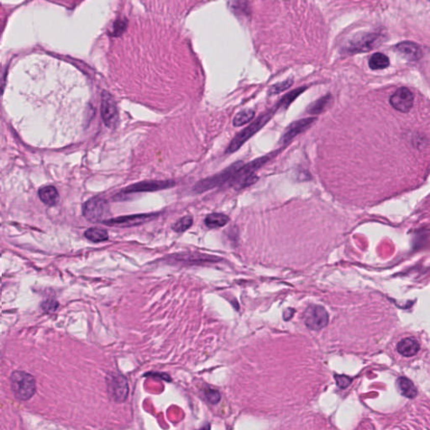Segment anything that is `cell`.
Instances as JSON below:
<instances>
[{
  "label": "cell",
  "instance_id": "6da1fadb",
  "mask_svg": "<svg viewBox=\"0 0 430 430\" xmlns=\"http://www.w3.org/2000/svg\"><path fill=\"white\" fill-rule=\"evenodd\" d=\"M270 155L263 156L258 158L256 160H252L251 163L242 166L234 176L229 180L230 186H234L236 190L245 189L246 186H251L255 182H257L258 177L255 175V172L261 168L265 163L270 160Z\"/></svg>",
  "mask_w": 430,
  "mask_h": 430
},
{
  "label": "cell",
  "instance_id": "7a4b0ae2",
  "mask_svg": "<svg viewBox=\"0 0 430 430\" xmlns=\"http://www.w3.org/2000/svg\"><path fill=\"white\" fill-rule=\"evenodd\" d=\"M10 387L17 399L27 401L36 394V379L30 373L15 370L10 375Z\"/></svg>",
  "mask_w": 430,
  "mask_h": 430
},
{
  "label": "cell",
  "instance_id": "3957f363",
  "mask_svg": "<svg viewBox=\"0 0 430 430\" xmlns=\"http://www.w3.org/2000/svg\"><path fill=\"white\" fill-rule=\"evenodd\" d=\"M278 108L275 106L273 110H269L265 114L260 115L255 121L249 124L246 129L239 132V134L232 140L230 146H228V148L225 151V153L231 154L238 151L244 145L245 142L248 141L249 139L253 137L254 135L257 133L262 127L267 124L268 121L273 118V115L275 114Z\"/></svg>",
  "mask_w": 430,
  "mask_h": 430
},
{
  "label": "cell",
  "instance_id": "277c9868",
  "mask_svg": "<svg viewBox=\"0 0 430 430\" xmlns=\"http://www.w3.org/2000/svg\"><path fill=\"white\" fill-rule=\"evenodd\" d=\"M243 165L244 163L242 162H237L220 173L213 175L212 177H208L205 179L201 180L199 182H197L196 185L193 189V191L196 194H202L210 189H214L216 186H221L228 182Z\"/></svg>",
  "mask_w": 430,
  "mask_h": 430
},
{
  "label": "cell",
  "instance_id": "5b68a950",
  "mask_svg": "<svg viewBox=\"0 0 430 430\" xmlns=\"http://www.w3.org/2000/svg\"><path fill=\"white\" fill-rule=\"evenodd\" d=\"M109 211V204L105 199L93 198L87 201L83 206L84 217L90 222H103Z\"/></svg>",
  "mask_w": 430,
  "mask_h": 430
},
{
  "label": "cell",
  "instance_id": "8992f818",
  "mask_svg": "<svg viewBox=\"0 0 430 430\" xmlns=\"http://www.w3.org/2000/svg\"><path fill=\"white\" fill-rule=\"evenodd\" d=\"M304 322L311 330H320L329 322V314L325 308L319 305H310L304 314Z\"/></svg>",
  "mask_w": 430,
  "mask_h": 430
},
{
  "label": "cell",
  "instance_id": "52a82bcc",
  "mask_svg": "<svg viewBox=\"0 0 430 430\" xmlns=\"http://www.w3.org/2000/svg\"><path fill=\"white\" fill-rule=\"evenodd\" d=\"M108 391L110 396L116 402H123L127 399L129 387L126 378L120 374L112 373L108 375Z\"/></svg>",
  "mask_w": 430,
  "mask_h": 430
},
{
  "label": "cell",
  "instance_id": "ba28073f",
  "mask_svg": "<svg viewBox=\"0 0 430 430\" xmlns=\"http://www.w3.org/2000/svg\"><path fill=\"white\" fill-rule=\"evenodd\" d=\"M158 213H141V214L127 215L121 217L114 218L110 220H103V224L108 226H117V227H132L137 225H142L144 223L149 222L157 217Z\"/></svg>",
  "mask_w": 430,
  "mask_h": 430
},
{
  "label": "cell",
  "instance_id": "9c48e42d",
  "mask_svg": "<svg viewBox=\"0 0 430 430\" xmlns=\"http://www.w3.org/2000/svg\"><path fill=\"white\" fill-rule=\"evenodd\" d=\"M101 115L103 122L108 128L113 129L117 124L119 114L117 106L112 96L108 92L102 93V103H101Z\"/></svg>",
  "mask_w": 430,
  "mask_h": 430
},
{
  "label": "cell",
  "instance_id": "30bf717a",
  "mask_svg": "<svg viewBox=\"0 0 430 430\" xmlns=\"http://www.w3.org/2000/svg\"><path fill=\"white\" fill-rule=\"evenodd\" d=\"M175 186V182L172 180L166 181H143L127 186L123 189V194H135V193H149V192L160 191L168 189Z\"/></svg>",
  "mask_w": 430,
  "mask_h": 430
},
{
  "label": "cell",
  "instance_id": "8fae6325",
  "mask_svg": "<svg viewBox=\"0 0 430 430\" xmlns=\"http://www.w3.org/2000/svg\"><path fill=\"white\" fill-rule=\"evenodd\" d=\"M414 95L408 88H400L390 97L389 103L395 110L408 113L414 105Z\"/></svg>",
  "mask_w": 430,
  "mask_h": 430
},
{
  "label": "cell",
  "instance_id": "7c38bea8",
  "mask_svg": "<svg viewBox=\"0 0 430 430\" xmlns=\"http://www.w3.org/2000/svg\"><path fill=\"white\" fill-rule=\"evenodd\" d=\"M315 121V118H306V119L298 120L296 122L290 124L289 126L287 127V129L285 130L284 134L282 135L280 143L285 145L287 142L292 141L294 137H296L302 132L306 130Z\"/></svg>",
  "mask_w": 430,
  "mask_h": 430
},
{
  "label": "cell",
  "instance_id": "4fadbf2b",
  "mask_svg": "<svg viewBox=\"0 0 430 430\" xmlns=\"http://www.w3.org/2000/svg\"><path fill=\"white\" fill-rule=\"evenodd\" d=\"M396 50L401 57H404L405 59L411 62L418 61L423 56V51L420 46L414 42H409V41L401 42L397 45Z\"/></svg>",
  "mask_w": 430,
  "mask_h": 430
},
{
  "label": "cell",
  "instance_id": "5bb4252c",
  "mask_svg": "<svg viewBox=\"0 0 430 430\" xmlns=\"http://www.w3.org/2000/svg\"><path fill=\"white\" fill-rule=\"evenodd\" d=\"M378 41V36L374 34L366 35L361 38L356 39L351 42L349 45V50L352 52H361V51H367L372 50L375 44Z\"/></svg>",
  "mask_w": 430,
  "mask_h": 430
},
{
  "label": "cell",
  "instance_id": "9a60e30c",
  "mask_svg": "<svg viewBox=\"0 0 430 430\" xmlns=\"http://www.w3.org/2000/svg\"><path fill=\"white\" fill-rule=\"evenodd\" d=\"M420 350V344L414 338H405L397 344V351L405 357H412L417 355Z\"/></svg>",
  "mask_w": 430,
  "mask_h": 430
},
{
  "label": "cell",
  "instance_id": "2e32d148",
  "mask_svg": "<svg viewBox=\"0 0 430 430\" xmlns=\"http://www.w3.org/2000/svg\"><path fill=\"white\" fill-rule=\"evenodd\" d=\"M172 258H174L177 261H182V262L187 261L190 263L213 262V261H220V258L215 256L199 253L177 254V255L172 256Z\"/></svg>",
  "mask_w": 430,
  "mask_h": 430
},
{
  "label": "cell",
  "instance_id": "e0dca14e",
  "mask_svg": "<svg viewBox=\"0 0 430 430\" xmlns=\"http://www.w3.org/2000/svg\"><path fill=\"white\" fill-rule=\"evenodd\" d=\"M39 197L45 204L50 207L56 205L59 200L58 190L53 186H44L40 189Z\"/></svg>",
  "mask_w": 430,
  "mask_h": 430
},
{
  "label": "cell",
  "instance_id": "ac0fdd59",
  "mask_svg": "<svg viewBox=\"0 0 430 430\" xmlns=\"http://www.w3.org/2000/svg\"><path fill=\"white\" fill-rule=\"evenodd\" d=\"M397 387L404 397L414 398L418 394V390L414 383L406 378H400L397 381Z\"/></svg>",
  "mask_w": 430,
  "mask_h": 430
},
{
  "label": "cell",
  "instance_id": "d6986e66",
  "mask_svg": "<svg viewBox=\"0 0 430 430\" xmlns=\"http://www.w3.org/2000/svg\"><path fill=\"white\" fill-rule=\"evenodd\" d=\"M229 221H230V219L227 215L223 214V213H211V214H208L205 219L206 225L210 229L223 227L228 224Z\"/></svg>",
  "mask_w": 430,
  "mask_h": 430
},
{
  "label": "cell",
  "instance_id": "ffe728a7",
  "mask_svg": "<svg viewBox=\"0 0 430 430\" xmlns=\"http://www.w3.org/2000/svg\"><path fill=\"white\" fill-rule=\"evenodd\" d=\"M389 59L383 53L378 52L373 54L369 60V67L372 70L385 69L389 66Z\"/></svg>",
  "mask_w": 430,
  "mask_h": 430
},
{
  "label": "cell",
  "instance_id": "44dd1931",
  "mask_svg": "<svg viewBox=\"0 0 430 430\" xmlns=\"http://www.w3.org/2000/svg\"><path fill=\"white\" fill-rule=\"evenodd\" d=\"M84 236L91 241L102 242L105 241L109 239V234L105 230L100 228H90L84 233Z\"/></svg>",
  "mask_w": 430,
  "mask_h": 430
},
{
  "label": "cell",
  "instance_id": "7402d4cb",
  "mask_svg": "<svg viewBox=\"0 0 430 430\" xmlns=\"http://www.w3.org/2000/svg\"><path fill=\"white\" fill-rule=\"evenodd\" d=\"M255 116V111L252 110H242L238 113L233 120V124L234 127H239L244 125L250 122Z\"/></svg>",
  "mask_w": 430,
  "mask_h": 430
},
{
  "label": "cell",
  "instance_id": "603a6c76",
  "mask_svg": "<svg viewBox=\"0 0 430 430\" xmlns=\"http://www.w3.org/2000/svg\"><path fill=\"white\" fill-rule=\"evenodd\" d=\"M306 89V88H299V89H295L293 91L287 93L281 100L277 103V107L279 108H287V106L290 105V103H292V101L296 99L297 97H299L303 92Z\"/></svg>",
  "mask_w": 430,
  "mask_h": 430
},
{
  "label": "cell",
  "instance_id": "cb8c5ba5",
  "mask_svg": "<svg viewBox=\"0 0 430 430\" xmlns=\"http://www.w3.org/2000/svg\"><path fill=\"white\" fill-rule=\"evenodd\" d=\"M193 223H194V219L190 215H187L175 223L174 225H172V229L177 233H182L189 230L193 225Z\"/></svg>",
  "mask_w": 430,
  "mask_h": 430
},
{
  "label": "cell",
  "instance_id": "d4e9b609",
  "mask_svg": "<svg viewBox=\"0 0 430 430\" xmlns=\"http://www.w3.org/2000/svg\"><path fill=\"white\" fill-rule=\"evenodd\" d=\"M330 96L322 97L320 99H318V101H316L311 104L310 107L308 108V112L311 113V114H319V113L322 112V110H325V107L328 105V103H330Z\"/></svg>",
  "mask_w": 430,
  "mask_h": 430
},
{
  "label": "cell",
  "instance_id": "484cf974",
  "mask_svg": "<svg viewBox=\"0 0 430 430\" xmlns=\"http://www.w3.org/2000/svg\"><path fill=\"white\" fill-rule=\"evenodd\" d=\"M204 394H205L207 400L211 404H217L221 399V395H220V392L217 390L213 389V388L206 389Z\"/></svg>",
  "mask_w": 430,
  "mask_h": 430
},
{
  "label": "cell",
  "instance_id": "4316f807",
  "mask_svg": "<svg viewBox=\"0 0 430 430\" xmlns=\"http://www.w3.org/2000/svg\"><path fill=\"white\" fill-rule=\"evenodd\" d=\"M292 80H287V81L283 82V83H280V84H276L274 86L272 87L270 89L271 94H277L281 92L284 91L286 89H288L289 87L292 86Z\"/></svg>",
  "mask_w": 430,
  "mask_h": 430
},
{
  "label": "cell",
  "instance_id": "83f0119b",
  "mask_svg": "<svg viewBox=\"0 0 430 430\" xmlns=\"http://www.w3.org/2000/svg\"><path fill=\"white\" fill-rule=\"evenodd\" d=\"M335 381L340 388H346L352 383V379L347 375H335Z\"/></svg>",
  "mask_w": 430,
  "mask_h": 430
},
{
  "label": "cell",
  "instance_id": "f1b7e54d",
  "mask_svg": "<svg viewBox=\"0 0 430 430\" xmlns=\"http://www.w3.org/2000/svg\"><path fill=\"white\" fill-rule=\"evenodd\" d=\"M58 301L53 300V299L44 302V304H42V308H43L44 310L46 311V312H53V311L56 310V308H58Z\"/></svg>",
  "mask_w": 430,
  "mask_h": 430
}]
</instances>
